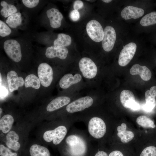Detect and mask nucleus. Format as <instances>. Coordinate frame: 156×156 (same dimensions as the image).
<instances>
[{"mask_svg":"<svg viewBox=\"0 0 156 156\" xmlns=\"http://www.w3.org/2000/svg\"><path fill=\"white\" fill-rule=\"evenodd\" d=\"M40 134V141L46 144L59 146L64 140L74 123L71 117H64L48 120Z\"/></svg>","mask_w":156,"mask_h":156,"instance_id":"1","label":"nucleus"},{"mask_svg":"<svg viewBox=\"0 0 156 156\" xmlns=\"http://www.w3.org/2000/svg\"><path fill=\"white\" fill-rule=\"evenodd\" d=\"M91 141L86 131L72 127L59 146L68 156H85Z\"/></svg>","mask_w":156,"mask_h":156,"instance_id":"2","label":"nucleus"},{"mask_svg":"<svg viewBox=\"0 0 156 156\" xmlns=\"http://www.w3.org/2000/svg\"><path fill=\"white\" fill-rule=\"evenodd\" d=\"M36 122L34 119L20 121L1 138L7 147L18 153L23 151L27 143L29 132Z\"/></svg>","mask_w":156,"mask_h":156,"instance_id":"3","label":"nucleus"},{"mask_svg":"<svg viewBox=\"0 0 156 156\" xmlns=\"http://www.w3.org/2000/svg\"><path fill=\"white\" fill-rule=\"evenodd\" d=\"M83 122L87 128V132L91 141H97L105 135L107 127L104 120L101 117L92 114L80 118L78 121Z\"/></svg>","mask_w":156,"mask_h":156,"instance_id":"4","label":"nucleus"},{"mask_svg":"<svg viewBox=\"0 0 156 156\" xmlns=\"http://www.w3.org/2000/svg\"><path fill=\"white\" fill-rule=\"evenodd\" d=\"M94 100L91 97L86 96L81 97L70 102L66 106L65 111L68 115L78 113L92 107Z\"/></svg>","mask_w":156,"mask_h":156,"instance_id":"5","label":"nucleus"},{"mask_svg":"<svg viewBox=\"0 0 156 156\" xmlns=\"http://www.w3.org/2000/svg\"><path fill=\"white\" fill-rule=\"evenodd\" d=\"M21 45L17 40L9 39L4 42L3 48L8 56L14 62H18L22 57Z\"/></svg>","mask_w":156,"mask_h":156,"instance_id":"6","label":"nucleus"},{"mask_svg":"<svg viewBox=\"0 0 156 156\" xmlns=\"http://www.w3.org/2000/svg\"><path fill=\"white\" fill-rule=\"evenodd\" d=\"M79 66L83 75L86 78L92 79L97 74V66L90 58L86 57L82 58L79 62Z\"/></svg>","mask_w":156,"mask_h":156,"instance_id":"7","label":"nucleus"},{"mask_svg":"<svg viewBox=\"0 0 156 156\" xmlns=\"http://www.w3.org/2000/svg\"><path fill=\"white\" fill-rule=\"evenodd\" d=\"M87 33L90 38L96 42L102 41L104 36V30L100 23L92 20L89 21L86 26Z\"/></svg>","mask_w":156,"mask_h":156,"instance_id":"8","label":"nucleus"},{"mask_svg":"<svg viewBox=\"0 0 156 156\" xmlns=\"http://www.w3.org/2000/svg\"><path fill=\"white\" fill-rule=\"evenodd\" d=\"M38 75L42 86L47 87L50 85L53 79V72L50 65L46 63L40 64L38 67Z\"/></svg>","mask_w":156,"mask_h":156,"instance_id":"9","label":"nucleus"},{"mask_svg":"<svg viewBox=\"0 0 156 156\" xmlns=\"http://www.w3.org/2000/svg\"><path fill=\"white\" fill-rule=\"evenodd\" d=\"M137 45L135 43L131 42L126 45L120 53L118 63L121 66H124L130 62L136 51Z\"/></svg>","mask_w":156,"mask_h":156,"instance_id":"10","label":"nucleus"},{"mask_svg":"<svg viewBox=\"0 0 156 156\" xmlns=\"http://www.w3.org/2000/svg\"><path fill=\"white\" fill-rule=\"evenodd\" d=\"M116 34L114 28L111 26H106L104 29V36L102 41L103 49L106 52L113 48L116 39Z\"/></svg>","mask_w":156,"mask_h":156,"instance_id":"11","label":"nucleus"},{"mask_svg":"<svg viewBox=\"0 0 156 156\" xmlns=\"http://www.w3.org/2000/svg\"><path fill=\"white\" fill-rule=\"evenodd\" d=\"M24 156H51L50 152L44 145L39 143H31L25 151Z\"/></svg>","mask_w":156,"mask_h":156,"instance_id":"12","label":"nucleus"},{"mask_svg":"<svg viewBox=\"0 0 156 156\" xmlns=\"http://www.w3.org/2000/svg\"><path fill=\"white\" fill-rule=\"evenodd\" d=\"M68 52V50L66 47H56L53 45L47 48L45 55L50 59L57 57L64 60L66 58Z\"/></svg>","mask_w":156,"mask_h":156,"instance_id":"13","label":"nucleus"},{"mask_svg":"<svg viewBox=\"0 0 156 156\" xmlns=\"http://www.w3.org/2000/svg\"><path fill=\"white\" fill-rule=\"evenodd\" d=\"M71 99L67 96H60L51 100L47 105L46 109L49 112H52L66 106L70 102Z\"/></svg>","mask_w":156,"mask_h":156,"instance_id":"14","label":"nucleus"},{"mask_svg":"<svg viewBox=\"0 0 156 156\" xmlns=\"http://www.w3.org/2000/svg\"><path fill=\"white\" fill-rule=\"evenodd\" d=\"M9 89L10 92L17 90L19 87L23 86L24 81L23 78L18 77L14 71L9 72L7 75Z\"/></svg>","mask_w":156,"mask_h":156,"instance_id":"15","label":"nucleus"},{"mask_svg":"<svg viewBox=\"0 0 156 156\" xmlns=\"http://www.w3.org/2000/svg\"><path fill=\"white\" fill-rule=\"evenodd\" d=\"M144 11L143 9L132 6H128L125 7L121 13V17L125 20L131 18L136 19L142 17Z\"/></svg>","mask_w":156,"mask_h":156,"instance_id":"16","label":"nucleus"},{"mask_svg":"<svg viewBox=\"0 0 156 156\" xmlns=\"http://www.w3.org/2000/svg\"><path fill=\"white\" fill-rule=\"evenodd\" d=\"M46 15L52 28H57L61 26L63 16L58 9L55 8L48 9L46 12Z\"/></svg>","mask_w":156,"mask_h":156,"instance_id":"17","label":"nucleus"},{"mask_svg":"<svg viewBox=\"0 0 156 156\" xmlns=\"http://www.w3.org/2000/svg\"><path fill=\"white\" fill-rule=\"evenodd\" d=\"M15 121V119L13 116L9 114L4 115L0 117L1 135H3L1 137L5 135L12 129Z\"/></svg>","mask_w":156,"mask_h":156,"instance_id":"18","label":"nucleus"},{"mask_svg":"<svg viewBox=\"0 0 156 156\" xmlns=\"http://www.w3.org/2000/svg\"><path fill=\"white\" fill-rule=\"evenodd\" d=\"M82 78V77L79 74L77 73L73 75L71 73H68L61 78L59 81V85L62 89H67L72 85L79 83Z\"/></svg>","mask_w":156,"mask_h":156,"instance_id":"19","label":"nucleus"},{"mask_svg":"<svg viewBox=\"0 0 156 156\" xmlns=\"http://www.w3.org/2000/svg\"><path fill=\"white\" fill-rule=\"evenodd\" d=\"M130 73L133 75H139L144 81H148L151 78L152 73L150 70L146 66L138 64L133 65L130 70Z\"/></svg>","mask_w":156,"mask_h":156,"instance_id":"20","label":"nucleus"},{"mask_svg":"<svg viewBox=\"0 0 156 156\" xmlns=\"http://www.w3.org/2000/svg\"><path fill=\"white\" fill-rule=\"evenodd\" d=\"M126 124L123 123L117 128L118 132V136L120 138V140L123 143H127L131 140L134 138V134L130 131L127 130Z\"/></svg>","mask_w":156,"mask_h":156,"instance_id":"21","label":"nucleus"},{"mask_svg":"<svg viewBox=\"0 0 156 156\" xmlns=\"http://www.w3.org/2000/svg\"><path fill=\"white\" fill-rule=\"evenodd\" d=\"M120 99L122 105L126 108H129L135 101L134 94L132 91L128 90H124L121 92Z\"/></svg>","mask_w":156,"mask_h":156,"instance_id":"22","label":"nucleus"},{"mask_svg":"<svg viewBox=\"0 0 156 156\" xmlns=\"http://www.w3.org/2000/svg\"><path fill=\"white\" fill-rule=\"evenodd\" d=\"M0 4L2 7L0 11V14L4 18H8L12 14L18 12L17 9L15 5L9 3L5 1H1Z\"/></svg>","mask_w":156,"mask_h":156,"instance_id":"23","label":"nucleus"},{"mask_svg":"<svg viewBox=\"0 0 156 156\" xmlns=\"http://www.w3.org/2000/svg\"><path fill=\"white\" fill-rule=\"evenodd\" d=\"M22 21L21 14L20 12H17L8 17L5 23L10 28L16 29L22 24Z\"/></svg>","mask_w":156,"mask_h":156,"instance_id":"24","label":"nucleus"},{"mask_svg":"<svg viewBox=\"0 0 156 156\" xmlns=\"http://www.w3.org/2000/svg\"><path fill=\"white\" fill-rule=\"evenodd\" d=\"M71 43V38L70 36L63 33L58 34L57 38L53 42V45L56 47H66L70 45Z\"/></svg>","mask_w":156,"mask_h":156,"instance_id":"25","label":"nucleus"},{"mask_svg":"<svg viewBox=\"0 0 156 156\" xmlns=\"http://www.w3.org/2000/svg\"><path fill=\"white\" fill-rule=\"evenodd\" d=\"M140 23L144 27L156 25V11H153L145 15L141 18Z\"/></svg>","mask_w":156,"mask_h":156,"instance_id":"26","label":"nucleus"},{"mask_svg":"<svg viewBox=\"0 0 156 156\" xmlns=\"http://www.w3.org/2000/svg\"><path fill=\"white\" fill-rule=\"evenodd\" d=\"M40 83L39 78L33 74L27 76L24 81L25 86L26 88L31 87L35 89H38L40 88Z\"/></svg>","mask_w":156,"mask_h":156,"instance_id":"27","label":"nucleus"},{"mask_svg":"<svg viewBox=\"0 0 156 156\" xmlns=\"http://www.w3.org/2000/svg\"><path fill=\"white\" fill-rule=\"evenodd\" d=\"M137 123L143 128H154L155 127L154 122L150 118L144 115L140 116L136 120Z\"/></svg>","mask_w":156,"mask_h":156,"instance_id":"28","label":"nucleus"},{"mask_svg":"<svg viewBox=\"0 0 156 156\" xmlns=\"http://www.w3.org/2000/svg\"><path fill=\"white\" fill-rule=\"evenodd\" d=\"M0 156H20L19 153L13 151L7 147L4 144H0Z\"/></svg>","mask_w":156,"mask_h":156,"instance_id":"29","label":"nucleus"},{"mask_svg":"<svg viewBox=\"0 0 156 156\" xmlns=\"http://www.w3.org/2000/svg\"><path fill=\"white\" fill-rule=\"evenodd\" d=\"M12 32L11 29L9 26L3 21L0 20V36L4 37L9 35Z\"/></svg>","mask_w":156,"mask_h":156,"instance_id":"30","label":"nucleus"},{"mask_svg":"<svg viewBox=\"0 0 156 156\" xmlns=\"http://www.w3.org/2000/svg\"><path fill=\"white\" fill-rule=\"evenodd\" d=\"M140 156H156V147L150 146L145 148L142 151Z\"/></svg>","mask_w":156,"mask_h":156,"instance_id":"31","label":"nucleus"},{"mask_svg":"<svg viewBox=\"0 0 156 156\" xmlns=\"http://www.w3.org/2000/svg\"><path fill=\"white\" fill-rule=\"evenodd\" d=\"M156 102L155 99H152L146 101V103L143 107V110L147 112L151 111L155 107Z\"/></svg>","mask_w":156,"mask_h":156,"instance_id":"32","label":"nucleus"},{"mask_svg":"<svg viewBox=\"0 0 156 156\" xmlns=\"http://www.w3.org/2000/svg\"><path fill=\"white\" fill-rule=\"evenodd\" d=\"M156 96V86L151 87L150 90L146 91L145 93V101L155 99Z\"/></svg>","mask_w":156,"mask_h":156,"instance_id":"33","label":"nucleus"},{"mask_svg":"<svg viewBox=\"0 0 156 156\" xmlns=\"http://www.w3.org/2000/svg\"><path fill=\"white\" fill-rule=\"evenodd\" d=\"M23 4L29 8H33L36 6L40 2L38 0H22Z\"/></svg>","mask_w":156,"mask_h":156,"instance_id":"34","label":"nucleus"},{"mask_svg":"<svg viewBox=\"0 0 156 156\" xmlns=\"http://www.w3.org/2000/svg\"><path fill=\"white\" fill-rule=\"evenodd\" d=\"M69 16L71 19L73 21H78L80 18L79 13L77 10H74L70 12Z\"/></svg>","mask_w":156,"mask_h":156,"instance_id":"35","label":"nucleus"},{"mask_svg":"<svg viewBox=\"0 0 156 156\" xmlns=\"http://www.w3.org/2000/svg\"><path fill=\"white\" fill-rule=\"evenodd\" d=\"M83 6V3L81 0H77L75 1L73 4L74 10H77L81 9Z\"/></svg>","mask_w":156,"mask_h":156,"instance_id":"36","label":"nucleus"},{"mask_svg":"<svg viewBox=\"0 0 156 156\" xmlns=\"http://www.w3.org/2000/svg\"><path fill=\"white\" fill-rule=\"evenodd\" d=\"M8 92L7 89L4 86L0 87V98H3L7 95Z\"/></svg>","mask_w":156,"mask_h":156,"instance_id":"37","label":"nucleus"},{"mask_svg":"<svg viewBox=\"0 0 156 156\" xmlns=\"http://www.w3.org/2000/svg\"><path fill=\"white\" fill-rule=\"evenodd\" d=\"M108 156H124V155L120 151L114 150L110 152Z\"/></svg>","mask_w":156,"mask_h":156,"instance_id":"38","label":"nucleus"},{"mask_svg":"<svg viewBox=\"0 0 156 156\" xmlns=\"http://www.w3.org/2000/svg\"><path fill=\"white\" fill-rule=\"evenodd\" d=\"M140 108V104L135 101L131 105L129 108L134 111L139 110Z\"/></svg>","mask_w":156,"mask_h":156,"instance_id":"39","label":"nucleus"},{"mask_svg":"<svg viewBox=\"0 0 156 156\" xmlns=\"http://www.w3.org/2000/svg\"><path fill=\"white\" fill-rule=\"evenodd\" d=\"M94 156H108V155L105 152L102 150H99L96 153Z\"/></svg>","mask_w":156,"mask_h":156,"instance_id":"40","label":"nucleus"},{"mask_svg":"<svg viewBox=\"0 0 156 156\" xmlns=\"http://www.w3.org/2000/svg\"><path fill=\"white\" fill-rule=\"evenodd\" d=\"M102 1L106 3H109L111 2L112 1L110 0H102Z\"/></svg>","mask_w":156,"mask_h":156,"instance_id":"41","label":"nucleus"},{"mask_svg":"<svg viewBox=\"0 0 156 156\" xmlns=\"http://www.w3.org/2000/svg\"><path fill=\"white\" fill-rule=\"evenodd\" d=\"M0 87H1V81H2V80H1V73H0Z\"/></svg>","mask_w":156,"mask_h":156,"instance_id":"42","label":"nucleus"},{"mask_svg":"<svg viewBox=\"0 0 156 156\" xmlns=\"http://www.w3.org/2000/svg\"></svg>","mask_w":156,"mask_h":156,"instance_id":"43","label":"nucleus"}]
</instances>
